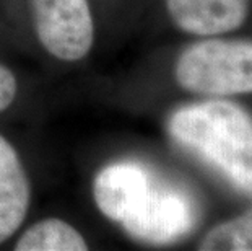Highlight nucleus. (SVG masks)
Masks as SVG:
<instances>
[{"label": "nucleus", "mask_w": 252, "mask_h": 251, "mask_svg": "<svg viewBox=\"0 0 252 251\" xmlns=\"http://www.w3.org/2000/svg\"><path fill=\"white\" fill-rule=\"evenodd\" d=\"M169 134L252 197V117L244 109L226 101L187 106L169 119Z\"/></svg>", "instance_id": "1"}, {"label": "nucleus", "mask_w": 252, "mask_h": 251, "mask_svg": "<svg viewBox=\"0 0 252 251\" xmlns=\"http://www.w3.org/2000/svg\"><path fill=\"white\" fill-rule=\"evenodd\" d=\"M176 80L187 92L198 95L252 93V41L195 42L179 56Z\"/></svg>", "instance_id": "2"}, {"label": "nucleus", "mask_w": 252, "mask_h": 251, "mask_svg": "<svg viewBox=\"0 0 252 251\" xmlns=\"http://www.w3.org/2000/svg\"><path fill=\"white\" fill-rule=\"evenodd\" d=\"M34 30L47 52L61 61L83 59L93 46V17L87 0H31Z\"/></svg>", "instance_id": "3"}, {"label": "nucleus", "mask_w": 252, "mask_h": 251, "mask_svg": "<svg viewBox=\"0 0 252 251\" xmlns=\"http://www.w3.org/2000/svg\"><path fill=\"white\" fill-rule=\"evenodd\" d=\"M122 225L133 238L158 245L169 243L194 228L195 207L181 191L153 184L142 204Z\"/></svg>", "instance_id": "4"}, {"label": "nucleus", "mask_w": 252, "mask_h": 251, "mask_svg": "<svg viewBox=\"0 0 252 251\" xmlns=\"http://www.w3.org/2000/svg\"><path fill=\"white\" fill-rule=\"evenodd\" d=\"M150 173L137 163H114L101 170L93 184L98 209L116 222H124L152 189Z\"/></svg>", "instance_id": "5"}, {"label": "nucleus", "mask_w": 252, "mask_h": 251, "mask_svg": "<svg viewBox=\"0 0 252 251\" xmlns=\"http://www.w3.org/2000/svg\"><path fill=\"white\" fill-rule=\"evenodd\" d=\"M249 5L251 0H166L174 23L195 36L234 31L248 18Z\"/></svg>", "instance_id": "6"}, {"label": "nucleus", "mask_w": 252, "mask_h": 251, "mask_svg": "<svg viewBox=\"0 0 252 251\" xmlns=\"http://www.w3.org/2000/svg\"><path fill=\"white\" fill-rule=\"evenodd\" d=\"M30 184L15 148L0 136V243L18 230L28 212Z\"/></svg>", "instance_id": "7"}, {"label": "nucleus", "mask_w": 252, "mask_h": 251, "mask_svg": "<svg viewBox=\"0 0 252 251\" xmlns=\"http://www.w3.org/2000/svg\"><path fill=\"white\" fill-rule=\"evenodd\" d=\"M17 251H85L88 245L70 223L44 218L31 225L15 245Z\"/></svg>", "instance_id": "8"}, {"label": "nucleus", "mask_w": 252, "mask_h": 251, "mask_svg": "<svg viewBox=\"0 0 252 251\" xmlns=\"http://www.w3.org/2000/svg\"><path fill=\"white\" fill-rule=\"evenodd\" d=\"M198 248L202 251H252V209L212 228Z\"/></svg>", "instance_id": "9"}, {"label": "nucleus", "mask_w": 252, "mask_h": 251, "mask_svg": "<svg viewBox=\"0 0 252 251\" xmlns=\"http://www.w3.org/2000/svg\"><path fill=\"white\" fill-rule=\"evenodd\" d=\"M17 97V78L7 67L0 64V113L13 103Z\"/></svg>", "instance_id": "10"}]
</instances>
